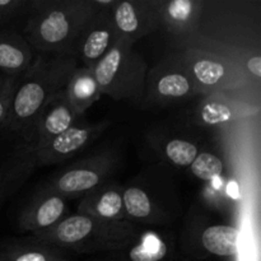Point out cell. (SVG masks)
I'll return each instance as SVG.
<instances>
[{
    "label": "cell",
    "instance_id": "obj_1",
    "mask_svg": "<svg viewBox=\"0 0 261 261\" xmlns=\"http://www.w3.org/2000/svg\"><path fill=\"white\" fill-rule=\"evenodd\" d=\"M71 53H37L27 71L18 78L4 130L19 133L33 140V129L41 110L53 97L66 89L78 68Z\"/></svg>",
    "mask_w": 261,
    "mask_h": 261
},
{
    "label": "cell",
    "instance_id": "obj_2",
    "mask_svg": "<svg viewBox=\"0 0 261 261\" xmlns=\"http://www.w3.org/2000/svg\"><path fill=\"white\" fill-rule=\"evenodd\" d=\"M98 9L93 0L30 2L20 32L36 53H71Z\"/></svg>",
    "mask_w": 261,
    "mask_h": 261
},
{
    "label": "cell",
    "instance_id": "obj_3",
    "mask_svg": "<svg viewBox=\"0 0 261 261\" xmlns=\"http://www.w3.org/2000/svg\"><path fill=\"white\" fill-rule=\"evenodd\" d=\"M142 232L132 221H105L88 214L66 216L47 231L31 234L40 241L59 247L73 256L105 255L124 249Z\"/></svg>",
    "mask_w": 261,
    "mask_h": 261
},
{
    "label": "cell",
    "instance_id": "obj_4",
    "mask_svg": "<svg viewBox=\"0 0 261 261\" xmlns=\"http://www.w3.org/2000/svg\"><path fill=\"white\" fill-rule=\"evenodd\" d=\"M147 73V63L135 51L134 43L122 37L93 66L101 94H107L115 101H139L144 93Z\"/></svg>",
    "mask_w": 261,
    "mask_h": 261
},
{
    "label": "cell",
    "instance_id": "obj_5",
    "mask_svg": "<svg viewBox=\"0 0 261 261\" xmlns=\"http://www.w3.org/2000/svg\"><path fill=\"white\" fill-rule=\"evenodd\" d=\"M36 168L37 157L33 140L19 133L4 130L0 147V205L19 190Z\"/></svg>",
    "mask_w": 261,
    "mask_h": 261
},
{
    "label": "cell",
    "instance_id": "obj_6",
    "mask_svg": "<svg viewBox=\"0 0 261 261\" xmlns=\"http://www.w3.org/2000/svg\"><path fill=\"white\" fill-rule=\"evenodd\" d=\"M115 165L116 161L109 152L89 155L56 172L46 184V188L65 199L82 194L86 195L106 182Z\"/></svg>",
    "mask_w": 261,
    "mask_h": 261
},
{
    "label": "cell",
    "instance_id": "obj_7",
    "mask_svg": "<svg viewBox=\"0 0 261 261\" xmlns=\"http://www.w3.org/2000/svg\"><path fill=\"white\" fill-rule=\"evenodd\" d=\"M119 38L120 36L111 17V10L98 9L82 31L73 47L78 65L93 69Z\"/></svg>",
    "mask_w": 261,
    "mask_h": 261
},
{
    "label": "cell",
    "instance_id": "obj_8",
    "mask_svg": "<svg viewBox=\"0 0 261 261\" xmlns=\"http://www.w3.org/2000/svg\"><path fill=\"white\" fill-rule=\"evenodd\" d=\"M111 17L120 37L135 43L161 25L158 0H116Z\"/></svg>",
    "mask_w": 261,
    "mask_h": 261
},
{
    "label": "cell",
    "instance_id": "obj_9",
    "mask_svg": "<svg viewBox=\"0 0 261 261\" xmlns=\"http://www.w3.org/2000/svg\"><path fill=\"white\" fill-rule=\"evenodd\" d=\"M110 120H103L96 124H75L69 127L36 152L37 167L65 162L87 145L93 143L110 126Z\"/></svg>",
    "mask_w": 261,
    "mask_h": 261
},
{
    "label": "cell",
    "instance_id": "obj_10",
    "mask_svg": "<svg viewBox=\"0 0 261 261\" xmlns=\"http://www.w3.org/2000/svg\"><path fill=\"white\" fill-rule=\"evenodd\" d=\"M66 211V199L45 186L22 211L18 218V227L22 232L30 234L47 231L68 216Z\"/></svg>",
    "mask_w": 261,
    "mask_h": 261
},
{
    "label": "cell",
    "instance_id": "obj_11",
    "mask_svg": "<svg viewBox=\"0 0 261 261\" xmlns=\"http://www.w3.org/2000/svg\"><path fill=\"white\" fill-rule=\"evenodd\" d=\"M111 255L115 261H176V240L171 232L142 229L134 241Z\"/></svg>",
    "mask_w": 261,
    "mask_h": 261
},
{
    "label": "cell",
    "instance_id": "obj_12",
    "mask_svg": "<svg viewBox=\"0 0 261 261\" xmlns=\"http://www.w3.org/2000/svg\"><path fill=\"white\" fill-rule=\"evenodd\" d=\"M79 115L69 102L65 91L53 97L41 110L33 129L36 152L51 139L78 124Z\"/></svg>",
    "mask_w": 261,
    "mask_h": 261
},
{
    "label": "cell",
    "instance_id": "obj_13",
    "mask_svg": "<svg viewBox=\"0 0 261 261\" xmlns=\"http://www.w3.org/2000/svg\"><path fill=\"white\" fill-rule=\"evenodd\" d=\"M36 55L19 28L0 27V73L20 76L32 65Z\"/></svg>",
    "mask_w": 261,
    "mask_h": 261
},
{
    "label": "cell",
    "instance_id": "obj_14",
    "mask_svg": "<svg viewBox=\"0 0 261 261\" xmlns=\"http://www.w3.org/2000/svg\"><path fill=\"white\" fill-rule=\"evenodd\" d=\"M69 252L40 241L33 236L5 239L0 241V261H71Z\"/></svg>",
    "mask_w": 261,
    "mask_h": 261
},
{
    "label": "cell",
    "instance_id": "obj_15",
    "mask_svg": "<svg viewBox=\"0 0 261 261\" xmlns=\"http://www.w3.org/2000/svg\"><path fill=\"white\" fill-rule=\"evenodd\" d=\"M78 213L105 221H129L124 209L122 188L112 182L102 184L86 194Z\"/></svg>",
    "mask_w": 261,
    "mask_h": 261
},
{
    "label": "cell",
    "instance_id": "obj_16",
    "mask_svg": "<svg viewBox=\"0 0 261 261\" xmlns=\"http://www.w3.org/2000/svg\"><path fill=\"white\" fill-rule=\"evenodd\" d=\"M122 200L127 219L139 226L166 223L171 219L170 214L153 200L150 191L142 185L122 188Z\"/></svg>",
    "mask_w": 261,
    "mask_h": 261
},
{
    "label": "cell",
    "instance_id": "obj_17",
    "mask_svg": "<svg viewBox=\"0 0 261 261\" xmlns=\"http://www.w3.org/2000/svg\"><path fill=\"white\" fill-rule=\"evenodd\" d=\"M65 93L76 114L79 116L83 115L102 96L93 75V69L78 66L66 86Z\"/></svg>",
    "mask_w": 261,
    "mask_h": 261
},
{
    "label": "cell",
    "instance_id": "obj_18",
    "mask_svg": "<svg viewBox=\"0 0 261 261\" xmlns=\"http://www.w3.org/2000/svg\"><path fill=\"white\" fill-rule=\"evenodd\" d=\"M241 231L231 224H212L200 233L203 251L218 257H233L239 254Z\"/></svg>",
    "mask_w": 261,
    "mask_h": 261
},
{
    "label": "cell",
    "instance_id": "obj_19",
    "mask_svg": "<svg viewBox=\"0 0 261 261\" xmlns=\"http://www.w3.org/2000/svg\"><path fill=\"white\" fill-rule=\"evenodd\" d=\"M203 3L199 0H168L158 2L161 25L181 32L190 30L200 15Z\"/></svg>",
    "mask_w": 261,
    "mask_h": 261
},
{
    "label": "cell",
    "instance_id": "obj_20",
    "mask_svg": "<svg viewBox=\"0 0 261 261\" xmlns=\"http://www.w3.org/2000/svg\"><path fill=\"white\" fill-rule=\"evenodd\" d=\"M190 69V78L193 79V82L195 81L196 83L208 88L221 84L228 73L226 64L221 59L208 58V56L194 59L191 61Z\"/></svg>",
    "mask_w": 261,
    "mask_h": 261
},
{
    "label": "cell",
    "instance_id": "obj_21",
    "mask_svg": "<svg viewBox=\"0 0 261 261\" xmlns=\"http://www.w3.org/2000/svg\"><path fill=\"white\" fill-rule=\"evenodd\" d=\"M236 117V111L229 102L222 99H208L198 107L196 119L199 124L217 126L231 122Z\"/></svg>",
    "mask_w": 261,
    "mask_h": 261
},
{
    "label": "cell",
    "instance_id": "obj_22",
    "mask_svg": "<svg viewBox=\"0 0 261 261\" xmlns=\"http://www.w3.org/2000/svg\"><path fill=\"white\" fill-rule=\"evenodd\" d=\"M155 91L165 99H181L193 93L194 82L184 73H168L158 79Z\"/></svg>",
    "mask_w": 261,
    "mask_h": 261
},
{
    "label": "cell",
    "instance_id": "obj_23",
    "mask_svg": "<svg viewBox=\"0 0 261 261\" xmlns=\"http://www.w3.org/2000/svg\"><path fill=\"white\" fill-rule=\"evenodd\" d=\"M163 152L168 162L177 167H189L200 153L198 145L190 140L180 139V138L168 140L165 144Z\"/></svg>",
    "mask_w": 261,
    "mask_h": 261
},
{
    "label": "cell",
    "instance_id": "obj_24",
    "mask_svg": "<svg viewBox=\"0 0 261 261\" xmlns=\"http://www.w3.org/2000/svg\"><path fill=\"white\" fill-rule=\"evenodd\" d=\"M190 171L196 178L203 181H213L223 173V161L218 155L209 152L199 153L191 163Z\"/></svg>",
    "mask_w": 261,
    "mask_h": 261
},
{
    "label": "cell",
    "instance_id": "obj_25",
    "mask_svg": "<svg viewBox=\"0 0 261 261\" xmlns=\"http://www.w3.org/2000/svg\"><path fill=\"white\" fill-rule=\"evenodd\" d=\"M28 4L24 0H0V27L17 28L14 23H23Z\"/></svg>",
    "mask_w": 261,
    "mask_h": 261
},
{
    "label": "cell",
    "instance_id": "obj_26",
    "mask_svg": "<svg viewBox=\"0 0 261 261\" xmlns=\"http://www.w3.org/2000/svg\"><path fill=\"white\" fill-rule=\"evenodd\" d=\"M18 78L19 76H3V82L0 84V130L4 127L8 116H9L13 94H14Z\"/></svg>",
    "mask_w": 261,
    "mask_h": 261
},
{
    "label": "cell",
    "instance_id": "obj_27",
    "mask_svg": "<svg viewBox=\"0 0 261 261\" xmlns=\"http://www.w3.org/2000/svg\"><path fill=\"white\" fill-rule=\"evenodd\" d=\"M246 68L251 75H254L256 79L261 78V58L259 55H252L246 61Z\"/></svg>",
    "mask_w": 261,
    "mask_h": 261
},
{
    "label": "cell",
    "instance_id": "obj_28",
    "mask_svg": "<svg viewBox=\"0 0 261 261\" xmlns=\"http://www.w3.org/2000/svg\"><path fill=\"white\" fill-rule=\"evenodd\" d=\"M71 261H76V260L73 259ZM81 261H115V259L112 257L111 254H105V255H99V256H93L91 257V259L81 260Z\"/></svg>",
    "mask_w": 261,
    "mask_h": 261
},
{
    "label": "cell",
    "instance_id": "obj_29",
    "mask_svg": "<svg viewBox=\"0 0 261 261\" xmlns=\"http://www.w3.org/2000/svg\"><path fill=\"white\" fill-rule=\"evenodd\" d=\"M3 76H4V75H3ZM3 76L0 75V84H2V82H3Z\"/></svg>",
    "mask_w": 261,
    "mask_h": 261
}]
</instances>
